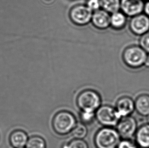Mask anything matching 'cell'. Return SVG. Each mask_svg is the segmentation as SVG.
Here are the masks:
<instances>
[{
	"label": "cell",
	"mask_w": 149,
	"mask_h": 148,
	"mask_svg": "<svg viewBox=\"0 0 149 148\" xmlns=\"http://www.w3.org/2000/svg\"><path fill=\"white\" fill-rule=\"evenodd\" d=\"M91 20L93 25L101 30L107 28L111 25V16L104 10L99 9L95 11Z\"/></svg>",
	"instance_id": "cell-11"
},
{
	"label": "cell",
	"mask_w": 149,
	"mask_h": 148,
	"mask_svg": "<svg viewBox=\"0 0 149 148\" xmlns=\"http://www.w3.org/2000/svg\"><path fill=\"white\" fill-rule=\"evenodd\" d=\"M117 148H137L135 144L128 140L120 141Z\"/></svg>",
	"instance_id": "cell-23"
},
{
	"label": "cell",
	"mask_w": 149,
	"mask_h": 148,
	"mask_svg": "<svg viewBox=\"0 0 149 148\" xmlns=\"http://www.w3.org/2000/svg\"><path fill=\"white\" fill-rule=\"evenodd\" d=\"M101 7L109 13H113L121 9V0H100Z\"/></svg>",
	"instance_id": "cell-16"
},
{
	"label": "cell",
	"mask_w": 149,
	"mask_h": 148,
	"mask_svg": "<svg viewBox=\"0 0 149 148\" xmlns=\"http://www.w3.org/2000/svg\"><path fill=\"white\" fill-rule=\"evenodd\" d=\"M143 0H121V9L126 16L133 17L143 12Z\"/></svg>",
	"instance_id": "cell-9"
},
{
	"label": "cell",
	"mask_w": 149,
	"mask_h": 148,
	"mask_svg": "<svg viewBox=\"0 0 149 148\" xmlns=\"http://www.w3.org/2000/svg\"><path fill=\"white\" fill-rule=\"evenodd\" d=\"M117 125L118 132L125 140L132 138L137 130L136 121L130 116L121 118Z\"/></svg>",
	"instance_id": "cell-7"
},
{
	"label": "cell",
	"mask_w": 149,
	"mask_h": 148,
	"mask_svg": "<svg viewBox=\"0 0 149 148\" xmlns=\"http://www.w3.org/2000/svg\"><path fill=\"white\" fill-rule=\"evenodd\" d=\"M26 148H46V142L40 136H33L29 138Z\"/></svg>",
	"instance_id": "cell-17"
},
{
	"label": "cell",
	"mask_w": 149,
	"mask_h": 148,
	"mask_svg": "<svg viewBox=\"0 0 149 148\" xmlns=\"http://www.w3.org/2000/svg\"><path fill=\"white\" fill-rule=\"evenodd\" d=\"M129 26L133 34L141 36L149 32V17L144 13L132 17Z\"/></svg>",
	"instance_id": "cell-8"
},
{
	"label": "cell",
	"mask_w": 149,
	"mask_h": 148,
	"mask_svg": "<svg viewBox=\"0 0 149 148\" xmlns=\"http://www.w3.org/2000/svg\"><path fill=\"white\" fill-rule=\"evenodd\" d=\"M143 1H149V0H143Z\"/></svg>",
	"instance_id": "cell-27"
},
{
	"label": "cell",
	"mask_w": 149,
	"mask_h": 148,
	"mask_svg": "<svg viewBox=\"0 0 149 148\" xmlns=\"http://www.w3.org/2000/svg\"><path fill=\"white\" fill-rule=\"evenodd\" d=\"M95 118L101 124L109 127L117 125L121 119L116 109L109 106L100 107L96 111Z\"/></svg>",
	"instance_id": "cell-5"
},
{
	"label": "cell",
	"mask_w": 149,
	"mask_h": 148,
	"mask_svg": "<svg viewBox=\"0 0 149 148\" xmlns=\"http://www.w3.org/2000/svg\"><path fill=\"white\" fill-rule=\"evenodd\" d=\"M94 117H95V112L82 111L80 115L81 121L84 124H90L93 122Z\"/></svg>",
	"instance_id": "cell-20"
},
{
	"label": "cell",
	"mask_w": 149,
	"mask_h": 148,
	"mask_svg": "<svg viewBox=\"0 0 149 148\" xmlns=\"http://www.w3.org/2000/svg\"><path fill=\"white\" fill-rule=\"evenodd\" d=\"M52 127L60 135H65L72 131L77 125V120L72 113L63 111L57 113L53 118Z\"/></svg>",
	"instance_id": "cell-1"
},
{
	"label": "cell",
	"mask_w": 149,
	"mask_h": 148,
	"mask_svg": "<svg viewBox=\"0 0 149 148\" xmlns=\"http://www.w3.org/2000/svg\"><path fill=\"white\" fill-rule=\"evenodd\" d=\"M148 53L140 46L132 45L125 49L123 53V59L127 66L132 68H139L144 66Z\"/></svg>",
	"instance_id": "cell-3"
},
{
	"label": "cell",
	"mask_w": 149,
	"mask_h": 148,
	"mask_svg": "<svg viewBox=\"0 0 149 148\" xmlns=\"http://www.w3.org/2000/svg\"><path fill=\"white\" fill-rule=\"evenodd\" d=\"M72 132L75 138L83 139L87 136V129L86 126L83 123H79L76 125Z\"/></svg>",
	"instance_id": "cell-18"
},
{
	"label": "cell",
	"mask_w": 149,
	"mask_h": 148,
	"mask_svg": "<svg viewBox=\"0 0 149 148\" xmlns=\"http://www.w3.org/2000/svg\"><path fill=\"white\" fill-rule=\"evenodd\" d=\"M135 110L142 116L149 115V95L143 94L137 97L134 102Z\"/></svg>",
	"instance_id": "cell-13"
},
{
	"label": "cell",
	"mask_w": 149,
	"mask_h": 148,
	"mask_svg": "<svg viewBox=\"0 0 149 148\" xmlns=\"http://www.w3.org/2000/svg\"><path fill=\"white\" fill-rule=\"evenodd\" d=\"M139 46L149 54V32L142 35L139 40Z\"/></svg>",
	"instance_id": "cell-21"
},
{
	"label": "cell",
	"mask_w": 149,
	"mask_h": 148,
	"mask_svg": "<svg viewBox=\"0 0 149 148\" xmlns=\"http://www.w3.org/2000/svg\"><path fill=\"white\" fill-rule=\"evenodd\" d=\"M147 120L148 122V123L149 124V116H147Z\"/></svg>",
	"instance_id": "cell-26"
},
{
	"label": "cell",
	"mask_w": 149,
	"mask_h": 148,
	"mask_svg": "<svg viewBox=\"0 0 149 148\" xmlns=\"http://www.w3.org/2000/svg\"><path fill=\"white\" fill-rule=\"evenodd\" d=\"M116 110L121 118L130 116L135 110V104L132 98L123 96L117 101Z\"/></svg>",
	"instance_id": "cell-10"
},
{
	"label": "cell",
	"mask_w": 149,
	"mask_h": 148,
	"mask_svg": "<svg viewBox=\"0 0 149 148\" xmlns=\"http://www.w3.org/2000/svg\"><path fill=\"white\" fill-rule=\"evenodd\" d=\"M62 148H89L87 142L82 139L75 138L63 146Z\"/></svg>",
	"instance_id": "cell-19"
},
{
	"label": "cell",
	"mask_w": 149,
	"mask_h": 148,
	"mask_svg": "<svg viewBox=\"0 0 149 148\" xmlns=\"http://www.w3.org/2000/svg\"><path fill=\"white\" fill-rule=\"evenodd\" d=\"M127 23V16L123 12L118 11L111 16V26L116 30H121Z\"/></svg>",
	"instance_id": "cell-15"
},
{
	"label": "cell",
	"mask_w": 149,
	"mask_h": 148,
	"mask_svg": "<svg viewBox=\"0 0 149 148\" xmlns=\"http://www.w3.org/2000/svg\"><path fill=\"white\" fill-rule=\"evenodd\" d=\"M28 140L27 134L22 130H15L10 134V143L15 148H24L26 146Z\"/></svg>",
	"instance_id": "cell-14"
},
{
	"label": "cell",
	"mask_w": 149,
	"mask_h": 148,
	"mask_svg": "<svg viewBox=\"0 0 149 148\" xmlns=\"http://www.w3.org/2000/svg\"><path fill=\"white\" fill-rule=\"evenodd\" d=\"M92 11L87 6L79 5L73 7L70 12L71 19L75 24L84 26L88 24L92 17Z\"/></svg>",
	"instance_id": "cell-6"
},
{
	"label": "cell",
	"mask_w": 149,
	"mask_h": 148,
	"mask_svg": "<svg viewBox=\"0 0 149 148\" xmlns=\"http://www.w3.org/2000/svg\"><path fill=\"white\" fill-rule=\"evenodd\" d=\"M143 12L144 14H145L149 17V1H148L146 3H145Z\"/></svg>",
	"instance_id": "cell-24"
},
{
	"label": "cell",
	"mask_w": 149,
	"mask_h": 148,
	"mask_svg": "<svg viewBox=\"0 0 149 148\" xmlns=\"http://www.w3.org/2000/svg\"><path fill=\"white\" fill-rule=\"evenodd\" d=\"M87 6L92 11H97L101 7L100 0H88L87 2Z\"/></svg>",
	"instance_id": "cell-22"
},
{
	"label": "cell",
	"mask_w": 149,
	"mask_h": 148,
	"mask_svg": "<svg viewBox=\"0 0 149 148\" xmlns=\"http://www.w3.org/2000/svg\"><path fill=\"white\" fill-rule=\"evenodd\" d=\"M135 140L141 148H149V124L141 126L135 133Z\"/></svg>",
	"instance_id": "cell-12"
},
{
	"label": "cell",
	"mask_w": 149,
	"mask_h": 148,
	"mask_svg": "<svg viewBox=\"0 0 149 148\" xmlns=\"http://www.w3.org/2000/svg\"></svg>",
	"instance_id": "cell-28"
},
{
	"label": "cell",
	"mask_w": 149,
	"mask_h": 148,
	"mask_svg": "<svg viewBox=\"0 0 149 148\" xmlns=\"http://www.w3.org/2000/svg\"><path fill=\"white\" fill-rule=\"evenodd\" d=\"M144 66H146L147 68H149V54H148V55L147 56V58L145 62V64H144Z\"/></svg>",
	"instance_id": "cell-25"
},
{
	"label": "cell",
	"mask_w": 149,
	"mask_h": 148,
	"mask_svg": "<svg viewBox=\"0 0 149 148\" xmlns=\"http://www.w3.org/2000/svg\"><path fill=\"white\" fill-rule=\"evenodd\" d=\"M77 104L82 111L95 112L100 107V96L93 90H85L77 98Z\"/></svg>",
	"instance_id": "cell-4"
},
{
	"label": "cell",
	"mask_w": 149,
	"mask_h": 148,
	"mask_svg": "<svg viewBox=\"0 0 149 148\" xmlns=\"http://www.w3.org/2000/svg\"><path fill=\"white\" fill-rule=\"evenodd\" d=\"M120 137L117 130L109 127L102 128L95 135V146L97 148H117Z\"/></svg>",
	"instance_id": "cell-2"
}]
</instances>
